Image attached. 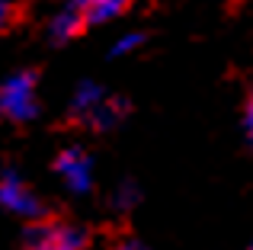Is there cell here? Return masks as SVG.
I'll return each instance as SVG.
<instances>
[{"instance_id":"obj_1","label":"cell","mask_w":253,"mask_h":250,"mask_svg":"<svg viewBox=\"0 0 253 250\" xmlns=\"http://www.w3.org/2000/svg\"><path fill=\"white\" fill-rule=\"evenodd\" d=\"M36 81L39 77L32 71H19L10 81L0 83V116L10 122H29L39 116L36 103Z\"/></svg>"},{"instance_id":"obj_2","label":"cell","mask_w":253,"mask_h":250,"mask_svg":"<svg viewBox=\"0 0 253 250\" xmlns=\"http://www.w3.org/2000/svg\"><path fill=\"white\" fill-rule=\"evenodd\" d=\"M86 247V231L61 221H42L26 231V250H84Z\"/></svg>"},{"instance_id":"obj_3","label":"cell","mask_w":253,"mask_h":250,"mask_svg":"<svg viewBox=\"0 0 253 250\" xmlns=\"http://www.w3.org/2000/svg\"><path fill=\"white\" fill-rule=\"evenodd\" d=\"M0 206L10 208L13 215H23V218H42V202L29 193V186L16 173L0 176Z\"/></svg>"},{"instance_id":"obj_4","label":"cell","mask_w":253,"mask_h":250,"mask_svg":"<svg viewBox=\"0 0 253 250\" xmlns=\"http://www.w3.org/2000/svg\"><path fill=\"white\" fill-rule=\"evenodd\" d=\"M55 170L68 180V186L74 189V193H86L93 183V167H90V157L84 154L81 148H68L58 154L55 161Z\"/></svg>"},{"instance_id":"obj_5","label":"cell","mask_w":253,"mask_h":250,"mask_svg":"<svg viewBox=\"0 0 253 250\" xmlns=\"http://www.w3.org/2000/svg\"><path fill=\"white\" fill-rule=\"evenodd\" d=\"M84 26H86L84 10H81V6H68V10H61L55 19H51L48 36H51V42H68V39H74Z\"/></svg>"},{"instance_id":"obj_6","label":"cell","mask_w":253,"mask_h":250,"mask_svg":"<svg viewBox=\"0 0 253 250\" xmlns=\"http://www.w3.org/2000/svg\"><path fill=\"white\" fill-rule=\"evenodd\" d=\"M125 6H128V0H90L84 6V19H86V26H103L109 19L122 16Z\"/></svg>"},{"instance_id":"obj_7","label":"cell","mask_w":253,"mask_h":250,"mask_svg":"<svg viewBox=\"0 0 253 250\" xmlns=\"http://www.w3.org/2000/svg\"><path fill=\"white\" fill-rule=\"evenodd\" d=\"M141 42H144V36H141V32H128L125 39H119V42L112 45V55H116V58H119V55H128V51H135Z\"/></svg>"},{"instance_id":"obj_8","label":"cell","mask_w":253,"mask_h":250,"mask_svg":"<svg viewBox=\"0 0 253 250\" xmlns=\"http://www.w3.org/2000/svg\"><path fill=\"white\" fill-rule=\"evenodd\" d=\"M13 19H16V6L10 0H0V29H6Z\"/></svg>"},{"instance_id":"obj_9","label":"cell","mask_w":253,"mask_h":250,"mask_svg":"<svg viewBox=\"0 0 253 250\" xmlns=\"http://www.w3.org/2000/svg\"><path fill=\"white\" fill-rule=\"evenodd\" d=\"M244 128H247V138L253 144V96L247 100V109H244Z\"/></svg>"},{"instance_id":"obj_10","label":"cell","mask_w":253,"mask_h":250,"mask_svg":"<svg viewBox=\"0 0 253 250\" xmlns=\"http://www.w3.org/2000/svg\"><path fill=\"white\" fill-rule=\"evenodd\" d=\"M112 250H148V247H144L141 241H135V238H125V241H119Z\"/></svg>"},{"instance_id":"obj_11","label":"cell","mask_w":253,"mask_h":250,"mask_svg":"<svg viewBox=\"0 0 253 250\" xmlns=\"http://www.w3.org/2000/svg\"><path fill=\"white\" fill-rule=\"evenodd\" d=\"M68 3H71V6H81V10H84V6L90 3V0H68Z\"/></svg>"}]
</instances>
